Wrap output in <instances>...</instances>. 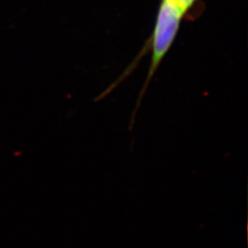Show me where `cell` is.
<instances>
[{
  "label": "cell",
  "instance_id": "cell-1",
  "mask_svg": "<svg viewBox=\"0 0 248 248\" xmlns=\"http://www.w3.org/2000/svg\"><path fill=\"white\" fill-rule=\"evenodd\" d=\"M183 14L184 13L171 0L162 1L158 17L156 20V25L154 32L153 58H152L150 72H149L147 81L145 83V86L142 89V93L140 94L138 102L131 117V122L129 126L130 131L133 130L134 122H135V116L141 104L142 96L150 82L151 78L154 76L155 69L157 68L162 58L169 51V47L172 45L175 39V36L177 34L180 19L182 18Z\"/></svg>",
  "mask_w": 248,
  "mask_h": 248
},
{
  "label": "cell",
  "instance_id": "cell-2",
  "mask_svg": "<svg viewBox=\"0 0 248 248\" xmlns=\"http://www.w3.org/2000/svg\"><path fill=\"white\" fill-rule=\"evenodd\" d=\"M174 4H176L180 10L184 13L186 9L191 7L195 0H171Z\"/></svg>",
  "mask_w": 248,
  "mask_h": 248
}]
</instances>
